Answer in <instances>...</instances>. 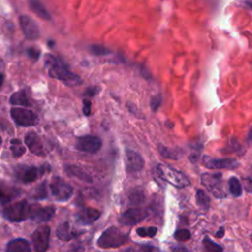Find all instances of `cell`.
I'll return each instance as SVG.
<instances>
[{
  "label": "cell",
  "instance_id": "4dcf8cb0",
  "mask_svg": "<svg viewBox=\"0 0 252 252\" xmlns=\"http://www.w3.org/2000/svg\"><path fill=\"white\" fill-rule=\"evenodd\" d=\"M90 51L94 54V55H97V56H101V55H106V54H109L110 53V50L102 45H97V44H94V45H91L90 46Z\"/></svg>",
  "mask_w": 252,
  "mask_h": 252
},
{
  "label": "cell",
  "instance_id": "ffe728a7",
  "mask_svg": "<svg viewBox=\"0 0 252 252\" xmlns=\"http://www.w3.org/2000/svg\"><path fill=\"white\" fill-rule=\"evenodd\" d=\"M6 252H31V246L26 239L16 238L8 242Z\"/></svg>",
  "mask_w": 252,
  "mask_h": 252
},
{
  "label": "cell",
  "instance_id": "f1b7e54d",
  "mask_svg": "<svg viewBox=\"0 0 252 252\" xmlns=\"http://www.w3.org/2000/svg\"><path fill=\"white\" fill-rule=\"evenodd\" d=\"M47 197V189H46V183L42 182L40 183L33 191L32 198L35 200H43Z\"/></svg>",
  "mask_w": 252,
  "mask_h": 252
},
{
  "label": "cell",
  "instance_id": "d4e9b609",
  "mask_svg": "<svg viewBox=\"0 0 252 252\" xmlns=\"http://www.w3.org/2000/svg\"><path fill=\"white\" fill-rule=\"evenodd\" d=\"M228 186H229V192L234 197H239L242 194V186L238 178L232 176L228 180Z\"/></svg>",
  "mask_w": 252,
  "mask_h": 252
},
{
  "label": "cell",
  "instance_id": "e575fe53",
  "mask_svg": "<svg viewBox=\"0 0 252 252\" xmlns=\"http://www.w3.org/2000/svg\"><path fill=\"white\" fill-rule=\"evenodd\" d=\"M27 53H28L29 57H31L33 60H37L39 58V55H40V51L38 49L34 48V47H30L27 50Z\"/></svg>",
  "mask_w": 252,
  "mask_h": 252
},
{
  "label": "cell",
  "instance_id": "7402d4cb",
  "mask_svg": "<svg viewBox=\"0 0 252 252\" xmlns=\"http://www.w3.org/2000/svg\"><path fill=\"white\" fill-rule=\"evenodd\" d=\"M65 171L68 175L79 178L80 180L86 181V182H92V177L81 167L76 166V165H66L65 166Z\"/></svg>",
  "mask_w": 252,
  "mask_h": 252
},
{
  "label": "cell",
  "instance_id": "f546056e",
  "mask_svg": "<svg viewBox=\"0 0 252 252\" xmlns=\"http://www.w3.org/2000/svg\"><path fill=\"white\" fill-rule=\"evenodd\" d=\"M158 228L155 226L150 227H139L137 228L136 232L141 237H154L157 234Z\"/></svg>",
  "mask_w": 252,
  "mask_h": 252
},
{
  "label": "cell",
  "instance_id": "5b68a950",
  "mask_svg": "<svg viewBox=\"0 0 252 252\" xmlns=\"http://www.w3.org/2000/svg\"><path fill=\"white\" fill-rule=\"evenodd\" d=\"M53 198L58 202H66L73 195V187L59 176H54L49 184Z\"/></svg>",
  "mask_w": 252,
  "mask_h": 252
},
{
  "label": "cell",
  "instance_id": "4fadbf2b",
  "mask_svg": "<svg viewBox=\"0 0 252 252\" xmlns=\"http://www.w3.org/2000/svg\"><path fill=\"white\" fill-rule=\"evenodd\" d=\"M19 21L22 31L28 39L35 40L39 37V28L35 21L27 15L20 16Z\"/></svg>",
  "mask_w": 252,
  "mask_h": 252
},
{
  "label": "cell",
  "instance_id": "44dd1931",
  "mask_svg": "<svg viewBox=\"0 0 252 252\" xmlns=\"http://www.w3.org/2000/svg\"><path fill=\"white\" fill-rule=\"evenodd\" d=\"M10 103L14 105H22V106H31L32 102L28 95L26 90H20L14 93L10 97Z\"/></svg>",
  "mask_w": 252,
  "mask_h": 252
},
{
  "label": "cell",
  "instance_id": "d6986e66",
  "mask_svg": "<svg viewBox=\"0 0 252 252\" xmlns=\"http://www.w3.org/2000/svg\"><path fill=\"white\" fill-rule=\"evenodd\" d=\"M83 231H77L74 230L70 227L68 222H63L61 223L56 230V235L59 239L63 240V241H69L73 238L78 237L80 234H82Z\"/></svg>",
  "mask_w": 252,
  "mask_h": 252
},
{
  "label": "cell",
  "instance_id": "6da1fadb",
  "mask_svg": "<svg viewBox=\"0 0 252 252\" xmlns=\"http://www.w3.org/2000/svg\"><path fill=\"white\" fill-rule=\"evenodd\" d=\"M44 65L51 78L59 80L67 86L73 87L82 83L81 78L73 73L69 65L58 56L47 54L44 59Z\"/></svg>",
  "mask_w": 252,
  "mask_h": 252
},
{
  "label": "cell",
  "instance_id": "9a60e30c",
  "mask_svg": "<svg viewBox=\"0 0 252 252\" xmlns=\"http://www.w3.org/2000/svg\"><path fill=\"white\" fill-rule=\"evenodd\" d=\"M44 172L43 166H22L17 172V177L23 183H31L35 181Z\"/></svg>",
  "mask_w": 252,
  "mask_h": 252
},
{
  "label": "cell",
  "instance_id": "52a82bcc",
  "mask_svg": "<svg viewBox=\"0 0 252 252\" xmlns=\"http://www.w3.org/2000/svg\"><path fill=\"white\" fill-rule=\"evenodd\" d=\"M10 113L15 123L19 126H33L37 122V115L33 111L27 108L14 107L11 109Z\"/></svg>",
  "mask_w": 252,
  "mask_h": 252
},
{
  "label": "cell",
  "instance_id": "d6a6232c",
  "mask_svg": "<svg viewBox=\"0 0 252 252\" xmlns=\"http://www.w3.org/2000/svg\"><path fill=\"white\" fill-rule=\"evenodd\" d=\"M174 237L179 241H185L191 237V233L188 229H178L174 233Z\"/></svg>",
  "mask_w": 252,
  "mask_h": 252
},
{
  "label": "cell",
  "instance_id": "ab89813d",
  "mask_svg": "<svg viewBox=\"0 0 252 252\" xmlns=\"http://www.w3.org/2000/svg\"><path fill=\"white\" fill-rule=\"evenodd\" d=\"M1 144H2V138L0 137V145H1Z\"/></svg>",
  "mask_w": 252,
  "mask_h": 252
},
{
  "label": "cell",
  "instance_id": "ac0fdd59",
  "mask_svg": "<svg viewBox=\"0 0 252 252\" xmlns=\"http://www.w3.org/2000/svg\"><path fill=\"white\" fill-rule=\"evenodd\" d=\"M100 217V212L94 208H84L76 214V220L82 224H91Z\"/></svg>",
  "mask_w": 252,
  "mask_h": 252
},
{
  "label": "cell",
  "instance_id": "ba28073f",
  "mask_svg": "<svg viewBox=\"0 0 252 252\" xmlns=\"http://www.w3.org/2000/svg\"><path fill=\"white\" fill-rule=\"evenodd\" d=\"M50 227L48 225H41L37 227L32 234V241L36 252H45L49 246Z\"/></svg>",
  "mask_w": 252,
  "mask_h": 252
},
{
  "label": "cell",
  "instance_id": "1f68e13d",
  "mask_svg": "<svg viewBox=\"0 0 252 252\" xmlns=\"http://www.w3.org/2000/svg\"><path fill=\"white\" fill-rule=\"evenodd\" d=\"M144 199H145V196L143 191H139V190H134L129 196V200L133 204H140L141 202L144 201Z\"/></svg>",
  "mask_w": 252,
  "mask_h": 252
},
{
  "label": "cell",
  "instance_id": "5bb4252c",
  "mask_svg": "<svg viewBox=\"0 0 252 252\" xmlns=\"http://www.w3.org/2000/svg\"><path fill=\"white\" fill-rule=\"evenodd\" d=\"M145 165L144 158L132 150L125 151V169L128 173L138 172L143 169Z\"/></svg>",
  "mask_w": 252,
  "mask_h": 252
},
{
  "label": "cell",
  "instance_id": "f35d334b",
  "mask_svg": "<svg viewBox=\"0 0 252 252\" xmlns=\"http://www.w3.org/2000/svg\"><path fill=\"white\" fill-rule=\"evenodd\" d=\"M3 81H4V76H3V74L0 73V88H1V86L3 84Z\"/></svg>",
  "mask_w": 252,
  "mask_h": 252
},
{
  "label": "cell",
  "instance_id": "8fae6325",
  "mask_svg": "<svg viewBox=\"0 0 252 252\" xmlns=\"http://www.w3.org/2000/svg\"><path fill=\"white\" fill-rule=\"evenodd\" d=\"M203 164L210 169H234L239 163L235 158H215L204 156Z\"/></svg>",
  "mask_w": 252,
  "mask_h": 252
},
{
  "label": "cell",
  "instance_id": "2e32d148",
  "mask_svg": "<svg viewBox=\"0 0 252 252\" xmlns=\"http://www.w3.org/2000/svg\"><path fill=\"white\" fill-rule=\"evenodd\" d=\"M54 214H55V209L52 206L40 207L37 205H33L31 220L36 222H45L50 220L53 218Z\"/></svg>",
  "mask_w": 252,
  "mask_h": 252
},
{
  "label": "cell",
  "instance_id": "603a6c76",
  "mask_svg": "<svg viewBox=\"0 0 252 252\" xmlns=\"http://www.w3.org/2000/svg\"><path fill=\"white\" fill-rule=\"evenodd\" d=\"M30 8L31 10L35 13L39 18L45 20V21H50L51 20V16L49 14V12L45 9V7L38 1H35V0H32V1H30Z\"/></svg>",
  "mask_w": 252,
  "mask_h": 252
},
{
  "label": "cell",
  "instance_id": "3957f363",
  "mask_svg": "<svg viewBox=\"0 0 252 252\" xmlns=\"http://www.w3.org/2000/svg\"><path fill=\"white\" fill-rule=\"evenodd\" d=\"M33 205L29 204L26 200L14 203L2 211V215L10 221L19 222L31 219Z\"/></svg>",
  "mask_w": 252,
  "mask_h": 252
},
{
  "label": "cell",
  "instance_id": "d590c367",
  "mask_svg": "<svg viewBox=\"0 0 252 252\" xmlns=\"http://www.w3.org/2000/svg\"><path fill=\"white\" fill-rule=\"evenodd\" d=\"M91 106H92V103L89 99H84L83 100V112L86 116H89L91 114Z\"/></svg>",
  "mask_w": 252,
  "mask_h": 252
},
{
  "label": "cell",
  "instance_id": "4316f807",
  "mask_svg": "<svg viewBox=\"0 0 252 252\" xmlns=\"http://www.w3.org/2000/svg\"><path fill=\"white\" fill-rule=\"evenodd\" d=\"M203 245L205 249L209 252H222V247L213 241L209 236H205L203 239Z\"/></svg>",
  "mask_w": 252,
  "mask_h": 252
},
{
  "label": "cell",
  "instance_id": "836d02e7",
  "mask_svg": "<svg viewBox=\"0 0 252 252\" xmlns=\"http://www.w3.org/2000/svg\"><path fill=\"white\" fill-rule=\"evenodd\" d=\"M161 101H162V98H161L160 94H157V95L152 96L151 99H150V105H151L152 110L157 111L158 108L159 107V105L161 104Z\"/></svg>",
  "mask_w": 252,
  "mask_h": 252
},
{
  "label": "cell",
  "instance_id": "9c48e42d",
  "mask_svg": "<svg viewBox=\"0 0 252 252\" xmlns=\"http://www.w3.org/2000/svg\"><path fill=\"white\" fill-rule=\"evenodd\" d=\"M102 142L99 137L94 135H86L79 137L75 143V148L84 153L94 154L101 148Z\"/></svg>",
  "mask_w": 252,
  "mask_h": 252
},
{
  "label": "cell",
  "instance_id": "8d00e7d4",
  "mask_svg": "<svg viewBox=\"0 0 252 252\" xmlns=\"http://www.w3.org/2000/svg\"><path fill=\"white\" fill-rule=\"evenodd\" d=\"M97 92H98V88L92 86V87H89V88L86 90L85 94H86V95H88V96H94V95H95V94H96Z\"/></svg>",
  "mask_w": 252,
  "mask_h": 252
},
{
  "label": "cell",
  "instance_id": "e0dca14e",
  "mask_svg": "<svg viewBox=\"0 0 252 252\" xmlns=\"http://www.w3.org/2000/svg\"><path fill=\"white\" fill-rule=\"evenodd\" d=\"M21 194V190L15 186L0 180V203L7 204L17 198Z\"/></svg>",
  "mask_w": 252,
  "mask_h": 252
},
{
  "label": "cell",
  "instance_id": "484cf974",
  "mask_svg": "<svg viewBox=\"0 0 252 252\" xmlns=\"http://www.w3.org/2000/svg\"><path fill=\"white\" fill-rule=\"evenodd\" d=\"M158 150L159 152V154L165 158H172V159H177L179 155L177 153L176 150H172L168 147H165L164 145L162 144H158Z\"/></svg>",
  "mask_w": 252,
  "mask_h": 252
},
{
  "label": "cell",
  "instance_id": "277c9868",
  "mask_svg": "<svg viewBox=\"0 0 252 252\" xmlns=\"http://www.w3.org/2000/svg\"><path fill=\"white\" fill-rule=\"evenodd\" d=\"M128 240V234L122 232L115 226L108 227L97 239V245L100 248H117L125 244Z\"/></svg>",
  "mask_w": 252,
  "mask_h": 252
},
{
  "label": "cell",
  "instance_id": "83f0119b",
  "mask_svg": "<svg viewBox=\"0 0 252 252\" xmlns=\"http://www.w3.org/2000/svg\"><path fill=\"white\" fill-rule=\"evenodd\" d=\"M196 202L203 209H208L210 206V198L203 190L200 189L196 192Z\"/></svg>",
  "mask_w": 252,
  "mask_h": 252
},
{
  "label": "cell",
  "instance_id": "30bf717a",
  "mask_svg": "<svg viewBox=\"0 0 252 252\" xmlns=\"http://www.w3.org/2000/svg\"><path fill=\"white\" fill-rule=\"evenodd\" d=\"M148 211L141 208H131L122 213L118 218V222L123 225H134L148 217Z\"/></svg>",
  "mask_w": 252,
  "mask_h": 252
},
{
  "label": "cell",
  "instance_id": "8992f818",
  "mask_svg": "<svg viewBox=\"0 0 252 252\" xmlns=\"http://www.w3.org/2000/svg\"><path fill=\"white\" fill-rule=\"evenodd\" d=\"M222 174L220 172L216 173H203L201 175V183L217 198L225 197V193L221 189Z\"/></svg>",
  "mask_w": 252,
  "mask_h": 252
},
{
  "label": "cell",
  "instance_id": "74e56055",
  "mask_svg": "<svg viewBox=\"0 0 252 252\" xmlns=\"http://www.w3.org/2000/svg\"><path fill=\"white\" fill-rule=\"evenodd\" d=\"M223 234H224V229H223L222 227H220V228L218 230V232L216 233V236H217L218 238H220V237H222Z\"/></svg>",
  "mask_w": 252,
  "mask_h": 252
},
{
  "label": "cell",
  "instance_id": "7a4b0ae2",
  "mask_svg": "<svg viewBox=\"0 0 252 252\" xmlns=\"http://www.w3.org/2000/svg\"><path fill=\"white\" fill-rule=\"evenodd\" d=\"M155 173L158 178L170 185H173L176 188L181 189L190 185L189 178L183 172L173 168L168 164L158 163L155 168Z\"/></svg>",
  "mask_w": 252,
  "mask_h": 252
},
{
  "label": "cell",
  "instance_id": "7c38bea8",
  "mask_svg": "<svg viewBox=\"0 0 252 252\" xmlns=\"http://www.w3.org/2000/svg\"><path fill=\"white\" fill-rule=\"evenodd\" d=\"M25 144L27 145L29 150L36 156L43 157L47 153L41 137L33 131L27 133V135L25 136Z\"/></svg>",
  "mask_w": 252,
  "mask_h": 252
},
{
  "label": "cell",
  "instance_id": "cb8c5ba5",
  "mask_svg": "<svg viewBox=\"0 0 252 252\" xmlns=\"http://www.w3.org/2000/svg\"><path fill=\"white\" fill-rule=\"evenodd\" d=\"M10 144H11L10 150L12 152V155L15 158H20L26 153V148L20 139H17V138L11 139Z\"/></svg>",
  "mask_w": 252,
  "mask_h": 252
}]
</instances>
